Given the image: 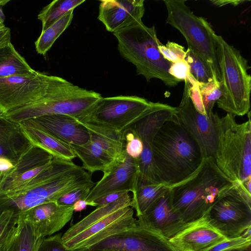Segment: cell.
Returning <instances> with one entry per match:
<instances>
[{
  "mask_svg": "<svg viewBox=\"0 0 251 251\" xmlns=\"http://www.w3.org/2000/svg\"><path fill=\"white\" fill-rule=\"evenodd\" d=\"M152 152L159 178L169 187L193 174L203 159L198 144L176 116L158 129L153 139Z\"/></svg>",
  "mask_w": 251,
  "mask_h": 251,
  "instance_id": "1",
  "label": "cell"
},
{
  "mask_svg": "<svg viewBox=\"0 0 251 251\" xmlns=\"http://www.w3.org/2000/svg\"><path fill=\"white\" fill-rule=\"evenodd\" d=\"M235 183L222 173L213 158H203L193 174L170 187L172 205L185 223L198 221Z\"/></svg>",
  "mask_w": 251,
  "mask_h": 251,
  "instance_id": "2",
  "label": "cell"
},
{
  "mask_svg": "<svg viewBox=\"0 0 251 251\" xmlns=\"http://www.w3.org/2000/svg\"><path fill=\"white\" fill-rule=\"evenodd\" d=\"M101 98L98 92L81 88L61 77L50 75L48 89L43 97L2 116L18 124L53 114L70 116L84 123Z\"/></svg>",
  "mask_w": 251,
  "mask_h": 251,
  "instance_id": "3",
  "label": "cell"
},
{
  "mask_svg": "<svg viewBox=\"0 0 251 251\" xmlns=\"http://www.w3.org/2000/svg\"><path fill=\"white\" fill-rule=\"evenodd\" d=\"M237 123L235 116L217 114V143L214 159L218 167L231 181L239 184L251 195V123Z\"/></svg>",
  "mask_w": 251,
  "mask_h": 251,
  "instance_id": "4",
  "label": "cell"
},
{
  "mask_svg": "<svg viewBox=\"0 0 251 251\" xmlns=\"http://www.w3.org/2000/svg\"><path fill=\"white\" fill-rule=\"evenodd\" d=\"M113 34L121 56L133 64L137 74L143 75L147 82L157 78L171 88L181 81L169 74L172 63L165 59L159 50L162 43L154 25L148 27L142 21Z\"/></svg>",
  "mask_w": 251,
  "mask_h": 251,
  "instance_id": "5",
  "label": "cell"
},
{
  "mask_svg": "<svg viewBox=\"0 0 251 251\" xmlns=\"http://www.w3.org/2000/svg\"><path fill=\"white\" fill-rule=\"evenodd\" d=\"M220 72L221 98L218 107L234 116H243L250 109L251 76L247 60L221 35L215 34Z\"/></svg>",
  "mask_w": 251,
  "mask_h": 251,
  "instance_id": "6",
  "label": "cell"
},
{
  "mask_svg": "<svg viewBox=\"0 0 251 251\" xmlns=\"http://www.w3.org/2000/svg\"><path fill=\"white\" fill-rule=\"evenodd\" d=\"M167 11L166 23L177 29L191 49L211 69L220 82V72L214 36L215 31L203 17L196 15L185 0L163 1Z\"/></svg>",
  "mask_w": 251,
  "mask_h": 251,
  "instance_id": "7",
  "label": "cell"
},
{
  "mask_svg": "<svg viewBox=\"0 0 251 251\" xmlns=\"http://www.w3.org/2000/svg\"><path fill=\"white\" fill-rule=\"evenodd\" d=\"M202 218L226 239L238 237L251 227V195L236 183L215 200Z\"/></svg>",
  "mask_w": 251,
  "mask_h": 251,
  "instance_id": "8",
  "label": "cell"
},
{
  "mask_svg": "<svg viewBox=\"0 0 251 251\" xmlns=\"http://www.w3.org/2000/svg\"><path fill=\"white\" fill-rule=\"evenodd\" d=\"M54 157L44 149L31 144L13 163V168L0 172V210L41 180Z\"/></svg>",
  "mask_w": 251,
  "mask_h": 251,
  "instance_id": "9",
  "label": "cell"
},
{
  "mask_svg": "<svg viewBox=\"0 0 251 251\" xmlns=\"http://www.w3.org/2000/svg\"><path fill=\"white\" fill-rule=\"evenodd\" d=\"M176 113V107L159 102H152L147 113L129 127L143 144L142 152L137 159L139 166L138 182L162 184L154 164L152 144L160 127L166 121L175 118Z\"/></svg>",
  "mask_w": 251,
  "mask_h": 251,
  "instance_id": "10",
  "label": "cell"
},
{
  "mask_svg": "<svg viewBox=\"0 0 251 251\" xmlns=\"http://www.w3.org/2000/svg\"><path fill=\"white\" fill-rule=\"evenodd\" d=\"M152 102L136 96L102 97L84 123L123 132L143 117Z\"/></svg>",
  "mask_w": 251,
  "mask_h": 251,
  "instance_id": "11",
  "label": "cell"
},
{
  "mask_svg": "<svg viewBox=\"0 0 251 251\" xmlns=\"http://www.w3.org/2000/svg\"><path fill=\"white\" fill-rule=\"evenodd\" d=\"M184 81L182 99L176 107V117L181 125L198 144L203 158H214L217 143V113H213L211 116L201 113L191 98L188 80L185 79Z\"/></svg>",
  "mask_w": 251,
  "mask_h": 251,
  "instance_id": "12",
  "label": "cell"
},
{
  "mask_svg": "<svg viewBox=\"0 0 251 251\" xmlns=\"http://www.w3.org/2000/svg\"><path fill=\"white\" fill-rule=\"evenodd\" d=\"M50 75L35 71L30 75L0 78V114L32 103L47 93Z\"/></svg>",
  "mask_w": 251,
  "mask_h": 251,
  "instance_id": "13",
  "label": "cell"
},
{
  "mask_svg": "<svg viewBox=\"0 0 251 251\" xmlns=\"http://www.w3.org/2000/svg\"><path fill=\"white\" fill-rule=\"evenodd\" d=\"M133 213L132 207H123L63 243L69 250L89 248L109 236L135 227L138 223Z\"/></svg>",
  "mask_w": 251,
  "mask_h": 251,
  "instance_id": "14",
  "label": "cell"
},
{
  "mask_svg": "<svg viewBox=\"0 0 251 251\" xmlns=\"http://www.w3.org/2000/svg\"><path fill=\"white\" fill-rule=\"evenodd\" d=\"M97 251H175L168 239L138 224L89 247Z\"/></svg>",
  "mask_w": 251,
  "mask_h": 251,
  "instance_id": "15",
  "label": "cell"
},
{
  "mask_svg": "<svg viewBox=\"0 0 251 251\" xmlns=\"http://www.w3.org/2000/svg\"><path fill=\"white\" fill-rule=\"evenodd\" d=\"M103 173L101 179L93 187L85 200L87 202L95 204L93 201L110 193L119 191L133 193L137 188L139 175L138 162L126 152Z\"/></svg>",
  "mask_w": 251,
  "mask_h": 251,
  "instance_id": "16",
  "label": "cell"
},
{
  "mask_svg": "<svg viewBox=\"0 0 251 251\" xmlns=\"http://www.w3.org/2000/svg\"><path fill=\"white\" fill-rule=\"evenodd\" d=\"M137 221L140 226L167 239L176 235L187 224L172 205L170 188L152 203Z\"/></svg>",
  "mask_w": 251,
  "mask_h": 251,
  "instance_id": "17",
  "label": "cell"
},
{
  "mask_svg": "<svg viewBox=\"0 0 251 251\" xmlns=\"http://www.w3.org/2000/svg\"><path fill=\"white\" fill-rule=\"evenodd\" d=\"M74 212L73 206L49 201L17 214V220L27 222L37 235L44 238L62 229L71 220Z\"/></svg>",
  "mask_w": 251,
  "mask_h": 251,
  "instance_id": "18",
  "label": "cell"
},
{
  "mask_svg": "<svg viewBox=\"0 0 251 251\" xmlns=\"http://www.w3.org/2000/svg\"><path fill=\"white\" fill-rule=\"evenodd\" d=\"M144 13V0H103L100 1L98 19L114 33L142 21Z\"/></svg>",
  "mask_w": 251,
  "mask_h": 251,
  "instance_id": "19",
  "label": "cell"
},
{
  "mask_svg": "<svg viewBox=\"0 0 251 251\" xmlns=\"http://www.w3.org/2000/svg\"><path fill=\"white\" fill-rule=\"evenodd\" d=\"M225 239L202 218L187 224L168 241L175 251H205Z\"/></svg>",
  "mask_w": 251,
  "mask_h": 251,
  "instance_id": "20",
  "label": "cell"
},
{
  "mask_svg": "<svg viewBox=\"0 0 251 251\" xmlns=\"http://www.w3.org/2000/svg\"><path fill=\"white\" fill-rule=\"evenodd\" d=\"M39 126L57 139L70 145L87 143L89 134L77 120L60 114L44 115L26 120Z\"/></svg>",
  "mask_w": 251,
  "mask_h": 251,
  "instance_id": "21",
  "label": "cell"
},
{
  "mask_svg": "<svg viewBox=\"0 0 251 251\" xmlns=\"http://www.w3.org/2000/svg\"><path fill=\"white\" fill-rule=\"evenodd\" d=\"M19 124L30 144L44 149L57 158L72 161L76 157L71 145L57 139L39 126L27 121Z\"/></svg>",
  "mask_w": 251,
  "mask_h": 251,
  "instance_id": "22",
  "label": "cell"
},
{
  "mask_svg": "<svg viewBox=\"0 0 251 251\" xmlns=\"http://www.w3.org/2000/svg\"><path fill=\"white\" fill-rule=\"evenodd\" d=\"M30 145L20 124L0 115V157L8 159L13 164Z\"/></svg>",
  "mask_w": 251,
  "mask_h": 251,
  "instance_id": "23",
  "label": "cell"
},
{
  "mask_svg": "<svg viewBox=\"0 0 251 251\" xmlns=\"http://www.w3.org/2000/svg\"><path fill=\"white\" fill-rule=\"evenodd\" d=\"M87 130L90 140L98 144L116 159L126 152L124 134L103 126L91 123H80Z\"/></svg>",
  "mask_w": 251,
  "mask_h": 251,
  "instance_id": "24",
  "label": "cell"
},
{
  "mask_svg": "<svg viewBox=\"0 0 251 251\" xmlns=\"http://www.w3.org/2000/svg\"><path fill=\"white\" fill-rule=\"evenodd\" d=\"M186 79L190 85V95L196 109L203 115L211 116L215 103L222 96L220 82L199 83L190 74Z\"/></svg>",
  "mask_w": 251,
  "mask_h": 251,
  "instance_id": "25",
  "label": "cell"
},
{
  "mask_svg": "<svg viewBox=\"0 0 251 251\" xmlns=\"http://www.w3.org/2000/svg\"><path fill=\"white\" fill-rule=\"evenodd\" d=\"M76 156L82 163V168L92 174L96 171L103 172L116 160L100 146L89 140L85 144L71 145Z\"/></svg>",
  "mask_w": 251,
  "mask_h": 251,
  "instance_id": "26",
  "label": "cell"
},
{
  "mask_svg": "<svg viewBox=\"0 0 251 251\" xmlns=\"http://www.w3.org/2000/svg\"><path fill=\"white\" fill-rule=\"evenodd\" d=\"M43 238L37 235L27 222L17 220L2 246L3 251H37Z\"/></svg>",
  "mask_w": 251,
  "mask_h": 251,
  "instance_id": "27",
  "label": "cell"
},
{
  "mask_svg": "<svg viewBox=\"0 0 251 251\" xmlns=\"http://www.w3.org/2000/svg\"><path fill=\"white\" fill-rule=\"evenodd\" d=\"M132 198L128 194L120 199L97 208L83 219L72 226L61 236L63 242L70 239L91 225L113 212L125 207L131 206Z\"/></svg>",
  "mask_w": 251,
  "mask_h": 251,
  "instance_id": "28",
  "label": "cell"
},
{
  "mask_svg": "<svg viewBox=\"0 0 251 251\" xmlns=\"http://www.w3.org/2000/svg\"><path fill=\"white\" fill-rule=\"evenodd\" d=\"M35 71L17 51L11 42L0 48V78L30 75Z\"/></svg>",
  "mask_w": 251,
  "mask_h": 251,
  "instance_id": "29",
  "label": "cell"
},
{
  "mask_svg": "<svg viewBox=\"0 0 251 251\" xmlns=\"http://www.w3.org/2000/svg\"><path fill=\"white\" fill-rule=\"evenodd\" d=\"M169 188L163 184L138 182L136 190L132 193L131 204V207L136 211L137 217L141 216L152 203Z\"/></svg>",
  "mask_w": 251,
  "mask_h": 251,
  "instance_id": "30",
  "label": "cell"
},
{
  "mask_svg": "<svg viewBox=\"0 0 251 251\" xmlns=\"http://www.w3.org/2000/svg\"><path fill=\"white\" fill-rule=\"evenodd\" d=\"M74 16V10H71L41 33L35 42L38 54L45 56L56 40L71 25Z\"/></svg>",
  "mask_w": 251,
  "mask_h": 251,
  "instance_id": "31",
  "label": "cell"
},
{
  "mask_svg": "<svg viewBox=\"0 0 251 251\" xmlns=\"http://www.w3.org/2000/svg\"><path fill=\"white\" fill-rule=\"evenodd\" d=\"M85 2V0H55L45 6L37 16L44 31L71 10Z\"/></svg>",
  "mask_w": 251,
  "mask_h": 251,
  "instance_id": "32",
  "label": "cell"
},
{
  "mask_svg": "<svg viewBox=\"0 0 251 251\" xmlns=\"http://www.w3.org/2000/svg\"><path fill=\"white\" fill-rule=\"evenodd\" d=\"M184 60L189 65L191 76L197 82L208 83L218 81L209 66L190 48L186 50Z\"/></svg>",
  "mask_w": 251,
  "mask_h": 251,
  "instance_id": "33",
  "label": "cell"
},
{
  "mask_svg": "<svg viewBox=\"0 0 251 251\" xmlns=\"http://www.w3.org/2000/svg\"><path fill=\"white\" fill-rule=\"evenodd\" d=\"M17 218V214L13 210H5L0 214V248L16 225Z\"/></svg>",
  "mask_w": 251,
  "mask_h": 251,
  "instance_id": "34",
  "label": "cell"
},
{
  "mask_svg": "<svg viewBox=\"0 0 251 251\" xmlns=\"http://www.w3.org/2000/svg\"><path fill=\"white\" fill-rule=\"evenodd\" d=\"M125 140V151L127 154L134 159H138L143 150L141 140L135 135L129 127L124 131Z\"/></svg>",
  "mask_w": 251,
  "mask_h": 251,
  "instance_id": "35",
  "label": "cell"
},
{
  "mask_svg": "<svg viewBox=\"0 0 251 251\" xmlns=\"http://www.w3.org/2000/svg\"><path fill=\"white\" fill-rule=\"evenodd\" d=\"M251 227L246 230L240 236L234 238L226 239L205 251H222L251 243Z\"/></svg>",
  "mask_w": 251,
  "mask_h": 251,
  "instance_id": "36",
  "label": "cell"
},
{
  "mask_svg": "<svg viewBox=\"0 0 251 251\" xmlns=\"http://www.w3.org/2000/svg\"><path fill=\"white\" fill-rule=\"evenodd\" d=\"M158 49L163 57L172 63L184 59L186 52L184 47L171 41H168L166 45L162 44Z\"/></svg>",
  "mask_w": 251,
  "mask_h": 251,
  "instance_id": "37",
  "label": "cell"
},
{
  "mask_svg": "<svg viewBox=\"0 0 251 251\" xmlns=\"http://www.w3.org/2000/svg\"><path fill=\"white\" fill-rule=\"evenodd\" d=\"M95 184L76 189L60 197L56 202L60 205L72 206L76 201L85 200Z\"/></svg>",
  "mask_w": 251,
  "mask_h": 251,
  "instance_id": "38",
  "label": "cell"
},
{
  "mask_svg": "<svg viewBox=\"0 0 251 251\" xmlns=\"http://www.w3.org/2000/svg\"><path fill=\"white\" fill-rule=\"evenodd\" d=\"M59 233L42 240L37 251H70L63 244Z\"/></svg>",
  "mask_w": 251,
  "mask_h": 251,
  "instance_id": "39",
  "label": "cell"
},
{
  "mask_svg": "<svg viewBox=\"0 0 251 251\" xmlns=\"http://www.w3.org/2000/svg\"><path fill=\"white\" fill-rule=\"evenodd\" d=\"M169 72L173 76L181 81L186 79L190 75L189 65L184 59L172 63Z\"/></svg>",
  "mask_w": 251,
  "mask_h": 251,
  "instance_id": "40",
  "label": "cell"
},
{
  "mask_svg": "<svg viewBox=\"0 0 251 251\" xmlns=\"http://www.w3.org/2000/svg\"><path fill=\"white\" fill-rule=\"evenodd\" d=\"M129 194L127 191H119L107 194L99 198L93 202L96 206H103L108 203L114 202Z\"/></svg>",
  "mask_w": 251,
  "mask_h": 251,
  "instance_id": "41",
  "label": "cell"
},
{
  "mask_svg": "<svg viewBox=\"0 0 251 251\" xmlns=\"http://www.w3.org/2000/svg\"><path fill=\"white\" fill-rule=\"evenodd\" d=\"M10 29L6 26L0 29V48L11 42Z\"/></svg>",
  "mask_w": 251,
  "mask_h": 251,
  "instance_id": "42",
  "label": "cell"
},
{
  "mask_svg": "<svg viewBox=\"0 0 251 251\" xmlns=\"http://www.w3.org/2000/svg\"><path fill=\"white\" fill-rule=\"evenodd\" d=\"M247 0H213L211 2L216 6H223L227 4H231L233 6L238 5L241 3L247 2Z\"/></svg>",
  "mask_w": 251,
  "mask_h": 251,
  "instance_id": "43",
  "label": "cell"
},
{
  "mask_svg": "<svg viewBox=\"0 0 251 251\" xmlns=\"http://www.w3.org/2000/svg\"><path fill=\"white\" fill-rule=\"evenodd\" d=\"M87 205L95 206L93 203L82 200L76 201L72 206L74 211L79 212L85 209Z\"/></svg>",
  "mask_w": 251,
  "mask_h": 251,
  "instance_id": "44",
  "label": "cell"
},
{
  "mask_svg": "<svg viewBox=\"0 0 251 251\" xmlns=\"http://www.w3.org/2000/svg\"><path fill=\"white\" fill-rule=\"evenodd\" d=\"M14 167L13 163L8 159L0 157V172L8 171Z\"/></svg>",
  "mask_w": 251,
  "mask_h": 251,
  "instance_id": "45",
  "label": "cell"
},
{
  "mask_svg": "<svg viewBox=\"0 0 251 251\" xmlns=\"http://www.w3.org/2000/svg\"><path fill=\"white\" fill-rule=\"evenodd\" d=\"M222 251H251V243L230 248Z\"/></svg>",
  "mask_w": 251,
  "mask_h": 251,
  "instance_id": "46",
  "label": "cell"
},
{
  "mask_svg": "<svg viewBox=\"0 0 251 251\" xmlns=\"http://www.w3.org/2000/svg\"><path fill=\"white\" fill-rule=\"evenodd\" d=\"M9 0H0V6H3L5 5L7 2H8ZM5 26L4 24H3V20L1 18V17L0 16V29L4 27Z\"/></svg>",
  "mask_w": 251,
  "mask_h": 251,
  "instance_id": "47",
  "label": "cell"
},
{
  "mask_svg": "<svg viewBox=\"0 0 251 251\" xmlns=\"http://www.w3.org/2000/svg\"><path fill=\"white\" fill-rule=\"evenodd\" d=\"M70 251H97L92 250L88 248H78V249L70 250Z\"/></svg>",
  "mask_w": 251,
  "mask_h": 251,
  "instance_id": "48",
  "label": "cell"
},
{
  "mask_svg": "<svg viewBox=\"0 0 251 251\" xmlns=\"http://www.w3.org/2000/svg\"><path fill=\"white\" fill-rule=\"evenodd\" d=\"M2 246L0 248V251H3Z\"/></svg>",
  "mask_w": 251,
  "mask_h": 251,
  "instance_id": "49",
  "label": "cell"
},
{
  "mask_svg": "<svg viewBox=\"0 0 251 251\" xmlns=\"http://www.w3.org/2000/svg\"></svg>",
  "mask_w": 251,
  "mask_h": 251,
  "instance_id": "50",
  "label": "cell"
}]
</instances>
